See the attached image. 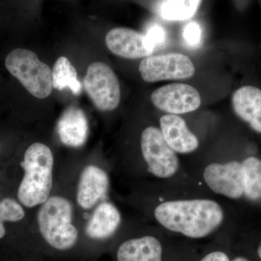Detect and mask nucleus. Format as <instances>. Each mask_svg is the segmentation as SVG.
<instances>
[{
    "instance_id": "15",
    "label": "nucleus",
    "mask_w": 261,
    "mask_h": 261,
    "mask_svg": "<svg viewBox=\"0 0 261 261\" xmlns=\"http://www.w3.org/2000/svg\"><path fill=\"white\" fill-rule=\"evenodd\" d=\"M161 242L152 236L127 240L117 252L118 261H162Z\"/></svg>"
},
{
    "instance_id": "23",
    "label": "nucleus",
    "mask_w": 261,
    "mask_h": 261,
    "mask_svg": "<svg viewBox=\"0 0 261 261\" xmlns=\"http://www.w3.org/2000/svg\"><path fill=\"white\" fill-rule=\"evenodd\" d=\"M200 261H231L229 257L222 251H214L206 255Z\"/></svg>"
},
{
    "instance_id": "25",
    "label": "nucleus",
    "mask_w": 261,
    "mask_h": 261,
    "mask_svg": "<svg viewBox=\"0 0 261 261\" xmlns=\"http://www.w3.org/2000/svg\"><path fill=\"white\" fill-rule=\"evenodd\" d=\"M257 254H258V256L261 260V243L259 245L258 248H257Z\"/></svg>"
},
{
    "instance_id": "19",
    "label": "nucleus",
    "mask_w": 261,
    "mask_h": 261,
    "mask_svg": "<svg viewBox=\"0 0 261 261\" xmlns=\"http://www.w3.org/2000/svg\"><path fill=\"white\" fill-rule=\"evenodd\" d=\"M244 196L252 202L261 200V159L249 156L242 161Z\"/></svg>"
},
{
    "instance_id": "17",
    "label": "nucleus",
    "mask_w": 261,
    "mask_h": 261,
    "mask_svg": "<svg viewBox=\"0 0 261 261\" xmlns=\"http://www.w3.org/2000/svg\"><path fill=\"white\" fill-rule=\"evenodd\" d=\"M77 75L76 70L69 60L61 57L57 60L51 70L53 88L60 91L70 89L73 94H80L82 87Z\"/></svg>"
},
{
    "instance_id": "12",
    "label": "nucleus",
    "mask_w": 261,
    "mask_h": 261,
    "mask_svg": "<svg viewBox=\"0 0 261 261\" xmlns=\"http://www.w3.org/2000/svg\"><path fill=\"white\" fill-rule=\"evenodd\" d=\"M109 178L106 171L95 166H88L81 175L77 202L82 208L89 210L107 195Z\"/></svg>"
},
{
    "instance_id": "16",
    "label": "nucleus",
    "mask_w": 261,
    "mask_h": 261,
    "mask_svg": "<svg viewBox=\"0 0 261 261\" xmlns=\"http://www.w3.org/2000/svg\"><path fill=\"white\" fill-rule=\"evenodd\" d=\"M121 222V215L116 206L111 202H102L89 220L86 233L94 240H105L116 232Z\"/></svg>"
},
{
    "instance_id": "24",
    "label": "nucleus",
    "mask_w": 261,
    "mask_h": 261,
    "mask_svg": "<svg viewBox=\"0 0 261 261\" xmlns=\"http://www.w3.org/2000/svg\"><path fill=\"white\" fill-rule=\"evenodd\" d=\"M232 261H249L247 259L243 257H238L236 258L233 259Z\"/></svg>"
},
{
    "instance_id": "10",
    "label": "nucleus",
    "mask_w": 261,
    "mask_h": 261,
    "mask_svg": "<svg viewBox=\"0 0 261 261\" xmlns=\"http://www.w3.org/2000/svg\"><path fill=\"white\" fill-rule=\"evenodd\" d=\"M106 44L113 54L127 59L146 58L154 53L145 34L130 29L110 31L106 35Z\"/></svg>"
},
{
    "instance_id": "13",
    "label": "nucleus",
    "mask_w": 261,
    "mask_h": 261,
    "mask_svg": "<svg viewBox=\"0 0 261 261\" xmlns=\"http://www.w3.org/2000/svg\"><path fill=\"white\" fill-rule=\"evenodd\" d=\"M231 105L242 121L261 134V89L253 86L240 87L233 92Z\"/></svg>"
},
{
    "instance_id": "22",
    "label": "nucleus",
    "mask_w": 261,
    "mask_h": 261,
    "mask_svg": "<svg viewBox=\"0 0 261 261\" xmlns=\"http://www.w3.org/2000/svg\"><path fill=\"white\" fill-rule=\"evenodd\" d=\"M147 41L154 51L156 48L161 47L166 40V34L162 27L159 25H153L149 27L145 34Z\"/></svg>"
},
{
    "instance_id": "6",
    "label": "nucleus",
    "mask_w": 261,
    "mask_h": 261,
    "mask_svg": "<svg viewBox=\"0 0 261 261\" xmlns=\"http://www.w3.org/2000/svg\"><path fill=\"white\" fill-rule=\"evenodd\" d=\"M84 88L95 107L101 111H112L121 102V88L112 68L102 63L89 65L84 80Z\"/></svg>"
},
{
    "instance_id": "1",
    "label": "nucleus",
    "mask_w": 261,
    "mask_h": 261,
    "mask_svg": "<svg viewBox=\"0 0 261 261\" xmlns=\"http://www.w3.org/2000/svg\"><path fill=\"white\" fill-rule=\"evenodd\" d=\"M154 217L163 228L192 239L206 238L224 221L222 206L211 199L163 201L154 209Z\"/></svg>"
},
{
    "instance_id": "21",
    "label": "nucleus",
    "mask_w": 261,
    "mask_h": 261,
    "mask_svg": "<svg viewBox=\"0 0 261 261\" xmlns=\"http://www.w3.org/2000/svg\"><path fill=\"white\" fill-rule=\"evenodd\" d=\"M183 37L189 45L197 47L200 44L202 37L200 25L195 21L187 23L184 29Z\"/></svg>"
},
{
    "instance_id": "14",
    "label": "nucleus",
    "mask_w": 261,
    "mask_h": 261,
    "mask_svg": "<svg viewBox=\"0 0 261 261\" xmlns=\"http://www.w3.org/2000/svg\"><path fill=\"white\" fill-rule=\"evenodd\" d=\"M57 130L60 140L65 145L82 147L88 137V121L85 113L74 106L67 108L58 120Z\"/></svg>"
},
{
    "instance_id": "4",
    "label": "nucleus",
    "mask_w": 261,
    "mask_h": 261,
    "mask_svg": "<svg viewBox=\"0 0 261 261\" xmlns=\"http://www.w3.org/2000/svg\"><path fill=\"white\" fill-rule=\"evenodd\" d=\"M5 63L8 71L34 97L44 99L50 95L53 89L51 68L34 51L21 48L13 49Z\"/></svg>"
},
{
    "instance_id": "20",
    "label": "nucleus",
    "mask_w": 261,
    "mask_h": 261,
    "mask_svg": "<svg viewBox=\"0 0 261 261\" xmlns=\"http://www.w3.org/2000/svg\"><path fill=\"white\" fill-rule=\"evenodd\" d=\"M25 216L21 205L11 198H5L0 200V239L3 238L6 233L5 222H17Z\"/></svg>"
},
{
    "instance_id": "18",
    "label": "nucleus",
    "mask_w": 261,
    "mask_h": 261,
    "mask_svg": "<svg viewBox=\"0 0 261 261\" xmlns=\"http://www.w3.org/2000/svg\"><path fill=\"white\" fill-rule=\"evenodd\" d=\"M202 0H161L157 6L158 14L167 20H188L197 13Z\"/></svg>"
},
{
    "instance_id": "11",
    "label": "nucleus",
    "mask_w": 261,
    "mask_h": 261,
    "mask_svg": "<svg viewBox=\"0 0 261 261\" xmlns=\"http://www.w3.org/2000/svg\"><path fill=\"white\" fill-rule=\"evenodd\" d=\"M160 126L166 143L176 154L192 153L198 149V138L178 115H164L160 119Z\"/></svg>"
},
{
    "instance_id": "3",
    "label": "nucleus",
    "mask_w": 261,
    "mask_h": 261,
    "mask_svg": "<svg viewBox=\"0 0 261 261\" xmlns=\"http://www.w3.org/2000/svg\"><path fill=\"white\" fill-rule=\"evenodd\" d=\"M73 207L63 197H49L38 212L37 221L43 238L57 250H66L74 246L78 230L72 224Z\"/></svg>"
},
{
    "instance_id": "7",
    "label": "nucleus",
    "mask_w": 261,
    "mask_h": 261,
    "mask_svg": "<svg viewBox=\"0 0 261 261\" xmlns=\"http://www.w3.org/2000/svg\"><path fill=\"white\" fill-rule=\"evenodd\" d=\"M139 70L142 80L148 83L186 80L195 73V65L190 58L181 53L146 57L141 62Z\"/></svg>"
},
{
    "instance_id": "5",
    "label": "nucleus",
    "mask_w": 261,
    "mask_h": 261,
    "mask_svg": "<svg viewBox=\"0 0 261 261\" xmlns=\"http://www.w3.org/2000/svg\"><path fill=\"white\" fill-rule=\"evenodd\" d=\"M140 145L151 174L162 179H168L176 174L180 166L177 154L166 143L160 128H146L141 135Z\"/></svg>"
},
{
    "instance_id": "8",
    "label": "nucleus",
    "mask_w": 261,
    "mask_h": 261,
    "mask_svg": "<svg viewBox=\"0 0 261 261\" xmlns=\"http://www.w3.org/2000/svg\"><path fill=\"white\" fill-rule=\"evenodd\" d=\"M204 182L217 195L231 200L244 196V175L242 162H214L207 165L202 172Z\"/></svg>"
},
{
    "instance_id": "9",
    "label": "nucleus",
    "mask_w": 261,
    "mask_h": 261,
    "mask_svg": "<svg viewBox=\"0 0 261 261\" xmlns=\"http://www.w3.org/2000/svg\"><path fill=\"white\" fill-rule=\"evenodd\" d=\"M154 107L167 114L193 112L201 105L198 91L189 84L173 83L156 89L151 94Z\"/></svg>"
},
{
    "instance_id": "2",
    "label": "nucleus",
    "mask_w": 261,
    "mask_h": 261,
    "mask_svg": "<svg viewBox=\"0 0 261 261\" xmlns=\"http://www.w3.org/2000/svg\"><path fill=\"white\" fill-rule=\"evenodd\" d=\"M54 157L47 145L34 143L25 151L20 163L24 176L18 190L20 203L27 207L42 205L53 188Z\"/></svg>"
}]
</instances>
